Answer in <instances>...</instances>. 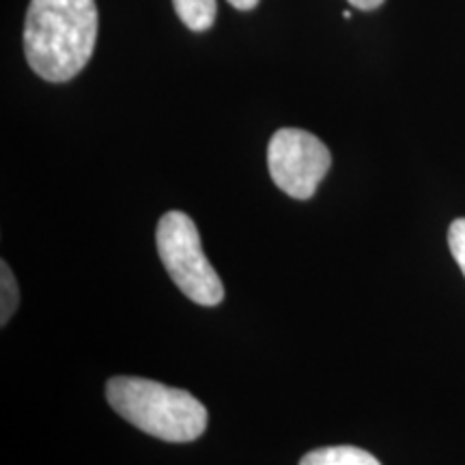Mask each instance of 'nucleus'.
<instances>
[{
    "label": "nucleus",
    "instance_id": "f03ea898",
    "mask_svg": "<svg viewBox=\"0 0 465 465\" xmlns=\"http://www.w3.org/2000/svg\"><path fill=\"white\" fill-rule=\"evenodd\" d=\"M108 403L121 418L164 441H194L207 429V410L179 388L143 377H114L106 386Z\"/></svg>",
    "mask_w": 465,
    "mask_h": 465
},
{
    "label": "nucleus",
    "instance_id": "6e6552de",
    "mask_svg": "<svg viewBox=\"0 0 465 465\" xmlns=\"http://www.w3.org/2000/svg\"><path fill=\"white\" fill-rule=\"evenodd\" d=\"M449 248L465 276V218H459L449 229Z\"/></svg>",
    "mask_w": 465,
    "mask_h": 465
},
{
    "label": "nucleus",
    "instance_id": "1a4fd4ad",
    "mask_svg": "<svg viewBox=\"0 0 465 465\" xmlns=\"http://www.w3.org/2000/svg\"><path fill=\"white\" fill-rule=\"evenodd\" d=\"M349 3H351L353 7L360 11H373L377 7H381L383 0H349Z\"/></svg>",
    "mask_w": 465,
    "mask_h": 465
},
{
    "label": "nucleus",
    "instance_id": "423d86ee",
    "mask_svg": "<svg viewBox=\"0 0 465 465\" xmlns=\"http://www.w3.org/2000/svg\"><path fill=\"white\" fill-rule=\"evenodd\" d=\"M173 7L183 25L194 33L209 31L218 15L216 0H173Z\"/></svg>",
    "mask_w": 465,
    "mask_h": 465
},
{
    "label": "nucleus",
    "instance_id": "39448f33",
    "mask_svg": "<svg viewBox=\"0 0 465 465\" xmlns=\"http://www.w3.org/2000/svg\"><path fill=\"white\" fill-rule=\"evenodd\" d=\"M300 465H381L377 459L356 446H330L302 457Z\"/></svg>",
    "mask_w": 465,
    "mask_h": 465
},
{
    "label": "nucleus",
    "instance_id": "7ed1b4c3",
    "mask_svg": "<svg viewBox=\"0 0 465 465\" xmlns=\"http://www.w3.org/2000/svg\"><path fill=\"white\" fill-rule=\"evenodd\" d=\"M155 242L168 276L185 298L201 306H218L223 302V281L203 252L199 229L188 213H164L155 231Z\"/></svg>",
    "mask_w": 465,
    "mask_h": 465
},
{
    "label": "nucleus",
    "instance_id": "0eeeda50",
    "mask_svg": "<svg viewBox=\"0 0 465 465\" xmlns=\"http://www.w3.org/2000/svg\"><path fill=\"white\" fill-rule=\"evenodd\" d=\"M0 274H3V281H0V323L7 325L11 315L15 312L17 302H20V289H17L14 272L9 270L7 261H3L0 265Z\"/></svg>",
    "mask_w": 465,
    "mask_h": 465
},
{
    "label": "nucleus",
    "instance_id": "20e7f679",
    "mask_svg": "<svg viewBox=\"0 0 465 465\" xmlns=\"http://www.w3.org/2000/svg\"><path fill=\"white\" fill-rule=\"evenodd\" d=\"M267 166L274 183L291 199L306 201L315 194L319 183L332 166L330 149L298 127H284L272 136L267 147Z\"/></svg>",
    "mask_w": 465,
    "mask_h": 465
},
{
    "label": "nucleus",
    "instance_id": "9d476101",
    "mask_svg": "<svg viewBox=\"0 0 465 465\" xmlns=\"http://www.w3.org/2000/svg\"><path fill=\"white\" fill-rule=\"evenodd\" d=\"M226 3L231 5V7L240 9V11H250L254 9L259 5V0H226Z\"/></svg>",
    "mask_w": 465,
    "mask_h": 465
},
{
    "label": "nucleus",
    "instance_id": "f257e3e1",
    "mask_svg": "<svg viewBox=\"0 0 465 465\" xmlns=\"http://www.w3.org/2000/svg\"><path fill=\"white\" fill-rule=\"evenodd\" d=\"M97 28L95 0H31L25 20L28 65L48 83H69L91 61Z\"/></svg>",
    "mask_w": 465,
    "mask_h": 465
}]
</instances>
